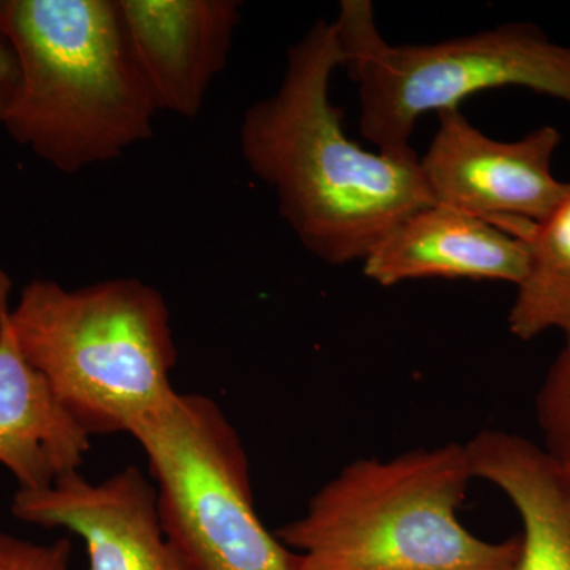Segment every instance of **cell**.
I'll use <instances>...</instances> for the list:
<instances>
[{"label": "cell", "mask_w": 570, "mask_h": 570, "mask_svg": "<svg viewBox=\"0 0 570 570\" xmlns=\"http://www.w3.org/2000/svg\"><path fill=\"white\" fill-rule=\"evenodd\" d=\"M9 275L0 268V464L22 490H41L80 469L88 433L24 358L10 324Z\"/></svg>", "instance_id": "obj_11"}, {"label": "cell", "mask_w": 570, "mask_h": 570, "mask_svg": "<svg viewBox=\"0 0 570 570\" xmlns=\"http://www.w3.org/2000/svg\"><path fill=\"white\" fill-rule=\"evenodd\" d=\"M21 78L3 127L61 174L118 159L153 137L157 108L118 0H0Z\"/></svg>", "instance_id": "obj_2"}, {"label": "cell", "mask_w": 570, "mask_h": 570, "mask_svg": "<svg viewBox=\"0 0 570 570\" xmlns=\"http://www.w3.org/2000/svg\"><path fill=\"white\" fill-rule=\"evenodd\" d=\"M337 67L344 51L335 21L318 20L288 48L279 89L247 108L239 142L303 247L325 264L347 265L434 204L417 154L371 153L347 137L344 112L330 99Z\"/></svg>", "instance_id": "obj_1"}, {"label": "cell", "mask_w": 570, "mask_h": 570, "mask_svg": "<svg viewBox=\"0 0 570 570\" xmlns=\"http://www.w3.org/2000/svg\"><path fill=\"white\" fill-rule=\"evenodd\" d=\"M21 67L11 41L0 32V126L6 122L20 85Z\"/></svg>", "instance_id": "obj_16"}, {"label": "cell", "mask_w": 570, "mask_h": 570, "mask_svg": "<svg viewBox=\"0 0 570 570\" xmlns=\"http://www.w3.org/2000/svg\"><path fill=\"white\" fill-rule=\"evenodd\" d=\"M474 479L509 498L521 520L515 570H570V478L542 445L501 430L466 442Z\"/></svg>", "instance_id": "obj_12"}, {"label": "cell", "mask_w": 570, "mask_h": 570, "mask_svg": "<svg viewBox=\"0 0 570 570\" xmlns=\"http://www.w3.org/2000/svg\"><path fill=\"white\" fill-rule=\"evenodd\" d=\"M335 26L358 88L360 130L389 156H415L411 137L420 116L459 108L487 89L519 86L570 104V47L532 24L392 45L382 39L370 0H344Z\"/></svg>", "instance_id": "obj_5"}, {"label": "cell", "mask_w": 570, "mask_h": 570, "mask_svg": "<svg viewBox=\"0 0 570 570\" xmlns=\"http://www.w3.org/2000/svg\"><path fill=\"white\" fill-rule=\"evenodd\" d=\"M535 397L542 449L570 478V332Z\"/></svg>", "instance_id": "obj_14"}, {"label": "cell", "mask_w": 570, "mask_h": 570, "mask_svg": "<svg viewBox=\"0 0 570 570\" xmlns=\"http://www.w3.org/2000/svg\"><path fill=\"white\" fill-rule=\"evenodd\" d=\"M438 116V132L419 159L434 205L479 217L521 239L568 197L570 183L558 181L551 171L560 130L543 126L521 140L499 141L472 126L459 108Z\"/></svg>", "instance_id": "obj_7"}, {"label": "cell", "mask_w": 570, "mask_h": 570, "mask_svg": "<svg viewBox=\"0 0 570 570\" xmlns=\"http://www.w3.org/2000/svg\"><path fill=\"white\" fill-rule=\"evenodd\" d=\"M521 242L528 249V272L510 307V333L523 341L553 330L566 335L570 332V193Z\"/></svg>", "instance_id": "obj_13"}, {"label": "cell", "mask_w": 570, "mask_h": 570, "mask_svg": "<svg viewBox=\"0 0 570 570\" xmlns=\"http://www.w3.org/2000/svg\"><path fill=\"white\" fill-rule=\"evenodd\" d=\"M363 273L382 287L406 281H501L519 285L528 249L517 236L479 217L431 205L409 214L366 255Z\"/></svg>", "instance_id": "obj_10"}, {"label": "cell", "mask_w": 570, "mask_h": 570, "mask_svg": "<svg viewBox=\"0 0 570 570\" xmlns=\"http://www.w3.org/2000/svg\"><path fill=\"white\" fill-rule=\"evenodd\" d=\"M472 480L459 442L355 460L275 534L296 570H515L519 535L491 542L460 521Z\"/></svg>", "instance_id": "obj_3"}, {"label": "cell", "mask_w": 570, "mask_h": 570, "mask_svg": "<svg viewBox=\"0 0 570 570\" xmlns=\"http://www.w3.org/2000/svg\"><path fill=\"white\" fill-rule=\"evenodd\" d=\"M70 560L69 539L37 543L0 532V570H71Z\"/></svg>", "instance_id": "obj_15"}, {"label": "cell", "mask_w": 570, "mask_h": 570, "mask_svg": "<svg viewBox=\"0 0 570 570\" xmlns=\"http://www.w3.org/2000/svg\"><path fill=\"white\" fill-rule=\"evenodd\" d=\"M10 324L24 358L89 436L130 434L178 393L167 303L141 281L67 291L36 279L11 307Z\"/></svg>", "instance_id": "obj_4"}, {"label": "cell", "mask_w": 570, "mask_h": 570, "mask_svg": "<svg viewBox=\"0 0 570 570\" xmlns=\"http://www.w3.org/2000/svg\"><path fill=\"white\" fill-rule=\"evenodd\" d=\"M14 519L80 535L89 570H181L165 538L156 489L129 466L102 483L69 472L41 490H18Z\"/></svg>", "instance_id": "obj_8"}, {"label": "cell", "mask_w": 570, "mask_h": 570, "mask_svg": "<svg viewBox=\"0 0 570 570\" xmlns=\"http://www.w3.org/2000/svg\"><path fill=\"white\" fill-rule=\"evenodd\" d=\"M135 66L157 111L193 119L230 56L236 0H118Z\"/></svg>", "instance_id": "obj_9"}, {"label": "cell", "mask_w": 570, "mask_h": 570, "mask_svg": "<svg viewBox=\"0 0 570 570\" xmlns=\"http://www.w3.org/2000/svg\"><path fill=\"white\" fill-rule=\"evenodd\" d=\"M157 509L181 570H296L262 523L242 439L209 397L181 395L138 422Z\"/></svg>", "instance_id": "obj_6"}]
</instances>
